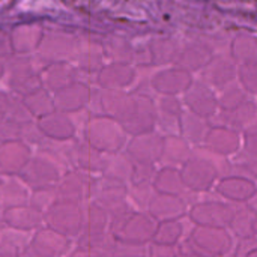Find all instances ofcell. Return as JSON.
I'll list each match as a JSON object with an SVG mask.
<instances>
[{
  "mask_svg": "<svg viewBox=\"0 0 257 257\" xmlns=\"http://www.w3.org/2000/svg\"><path fill=\"white\" fill-rule=\"evenodd\" d=\"M161 257H178L176 254H172V256H161Z\"/></svg>",
  "mask_w": 257,
  "mask_h": 257,
  "instance_id": "21",
  "label": "cell"
},
{
  "mask_svg": "<svg viewBox=\"0 0 257 257\" xmlns=\"http://www.w3.org/2000/svg\"><path fill=\"white\" fill-rule=\"evenodd\" d=\"M57 199L72 200L77 203H86L90 200L92 194V184L87 179L78 176H68L63 178L60 182L54 185Z\"/></svg>",
  "mask_w": 257,
  "mask_h": 257,
  "instance_id": "12",
  "label": "cell"
},
{
  "mask_svg": "<svg viewBox=\"0 0 257 257\" xmlns=\"http://www.w3.org/2000/svg\"><path fill=\"white\" fill-rule=\"evenodd\" d=\"M235 205V203H233ZM230 235L235 239H248L256 238L257 218L256 208L250 203H238L235 205V212L227 227Z\"/></svg>",
  "mask_w": 257,
  "mask_h": 257,
  "instance_id": "10",
  "label": "cell"
},
{
  "mask_svg": "<svg viewBox=\"0 0 257 257\" xmlns=\"http://www.w3.org/2000/svg\"><path fill=\"white\" fill-rule=\"evenodd\" d=\"M57 199L54 187L51 188H41V190H33L29 196V205L35 206L41 212H45L50 205Z\"/></svg>",
  "mask_w": 257,
  "mask_h": 257,
  "instance_id": "17",
  "label": "cell"
},
{
  "mask_svg": "<svg viewBox=\"0 0 257 257\" xmlns=\"http://www.w3.org/2000/svg\"><path fill=\"white\" fill-rule=\"evenodd\" d=\"M33 233V232H32ZM30 232L12 229L0 223V251L12 257H20L30 239Z\"/></svg>",
  "mask_w": 257,
  "mask_h": 257,
  "instance_id": "15",
  "label": "cell"
},
{
  "mask_svg": "<svg viewBox=\"0 0 257 257\" xmlns=\"http://www.w3.org/2000/svg\"><path fill=\"white\" fill-rule=\"evenodd\" d=\"M217 194L229 203H248L256 197V185L245 178H226L217 185Z\"/></svg>",
  "mask_w": 257,
  "mask_h": 257,
  "instance_id": "11",
  "label": "cell"
},
{
  "mask_svg": "<svg viewBox=\"0 0 257 257\" xmlns=\"http://www.w3.org/2000/svg\"><path fill=\"white\" fill-rule=\"evenodd\" d=\"M154 190L157 193H163V194H172V196H178L187 200V203L190 205V199H193L197 193L190 191L184 181L182 176L173 170H164L163 173H160V176L155 179L154 182Z\"/></svg>",
  "mask_w": 257,
  "mask_h": 257,
  "instance_id": "13",
  "label": "cell"
},
{
  "mask_svg": "<svg viewBox=\"0 0 257 257\" xmlns=\"http://www.w3.org/2000/svg\"><path fill=\"white\" fill-rule=\"evenodd\" d=\"M0 215H2V209H0Z\"/></svg>",
  "mask_w": 257,
  "mask_h": 257,
  "instance_id": "22",
  "label": "cell"
},
{
  "mask_svg": "<svg viewBox=\"0 0 257 257\" xmlns=\"http://www.w3.org/2000/svg\"><path fill=\"white\" fill-rule=\"evenodd\" d=\"M0 223L23 232H35L44 226V212L35 206L24 203L2 209Z\"/></svg>",
  "mask_w": 257,
  "mask_h": 257,
  "instance_id": "9",
  "label": "cell"
},
{
  "mask_svg": "<svg viewBox=\"0 0 257 257\" xmlns=\"http://www.w3.org/2000/svg\"><path fill=\"white\" fill-rule=\"evenodd\" d=\"M157 221L146 212L130 209L110 218V233L113 238L133 244H151Z\"/></svg>",
  "mask_w": 257,
  "mask_h": 257,
  "instance_id": "1",
  "label": "cell"
},
{
  "mask_svg": "<svg viewBox=\"0 0 257 257\" xmlns=\"http://www.w3.org/2000/svg\"><path fill=\"white\" fill-rule=\"evenodd\" d=\"M134 190L136 191H128V199L136 203L137 211H145L151 197L155 194V190L148 182H137L134 185Z\"/></svg>",
  "mask_w": 257,
  "mask_h": 257,
  "instance_id": "18",
  "label": "cell"
},
{
  "mask_svg": "<svg viewBox=\"0 0 257 257\" xmlns=\"http://www.w3.org/2000/svg\"><path fill=\"white\" fill-rule=\"evenodd\" d=\"M190 205L185 199L172 196V194H163L157 193L151 197L146 212L157 221H167V220H181L188 214Z\"/></svg>",
  "mask_w": 257,
  "mask_h": 257,
  "instance_id": "8",
  "label": "cell"
},
{
  "mask_svg": "<svg viewBox=\"0 0 257 257\" xmlns=\"http://www.w3.org/2000/svg\"><path fill=\"white\" fill-rule=\"evenodd\" d=\"M185 241L199 257H232L235 248V238L223 227L194 226Z\"/></svg>",
  "mask_w": 257,
  "mask_h": 257,
  "instance_id": "2",
  "label": "cell"
},
{
  "mask_svg": "<svg viewBox=\"0 0 257 257\" xmlns=\"http://www.w3.org/2000/svg\"><path fill=\"white\" fill-rule=\"evenodd\" d=\"M235 212V205L220 199H208L191 203L188 208V218L194 226L223 227L227 229Z\"/></svg>",
  "mask_w": 257,
  "mask_h": 257,
  "instance_id": "6",
  "label": "cell"
},
{
  "mask_svg": "<svg viewBox=\"0 0 257 257\" xmlns=\"http://www.w3.org/2000/svg\"><path fill=\"white\" fill-rule=\"evenodd\" d=\"M110 235V217L93 202L83 205V224L74 245L81 251H92Z\"/></svg>",
  "mask_w": 257,
  "mask_h": 257,
  "instance_id": "4",
  "label": "cell"
},
{
  "mask_svg": "<svg viewBox=\"0 0 257 257\" xmlns=\"http://www.w3.org/2000/svg\"><path fill=\"white\" fill-rule=\"evenodd\" d=\"M184 223L181 220H167L157 223L154 236L151 244L154 245H164V247H175L184 239Z\"/></svg>",
  "mask_w": 257,
  "mask_h": 257,
  "instance_id": "14",
  "label": "cell"
},
{
  "mask_svg": "<svg viewBox=\"0 0 257 257\" xmlns=\"http://www.w3.org/2000/svg\"><path fill=\"white\" fill-rule=\"evenodd\" d=\"M90 202H93L99 208H102L108 214L110 218H114V217L133 209L128 202L126 185L117 179H113V182L102 185L96 190L92 188Z\"/></svg>",
  "mask_w": 257,
  "mask_h": 257,
  "instance_id": "7",
  "label": "cell"
},
{
  "mask_svg": "<svg viewBox=\"0 0 257 257\" xmlns=\"http://www.w3.org/2000/svg\"><path fill=\"white\" fill-rule=\"evenodd\" d=\"M30 191L20 184L0 182V209L29 203Z\"/></svg>",
  "mask_w": 257,
  "mask_h": 257,
  "instance_id": "16",
  "label": "cell"
},
{
  "mask_svg": "<svg viewBox=\"0 0 257 257\" xmlns=\"http://www.w3.org/2000/svg\"><path fill=\"white\" fill-rule=\"evenodd\" d=\"M242 257H257V248L256 247H254V248H251L250 251H247V253H245Z\"/></svg>",
  "mask_w": 257,
  "mask_h": 257,
  "instance_id": "19",
  "label": "cell"
},
{
  "mask_svg": "<svg viewBox=\"0 0 257 257\" xmlns=\"http://www.w3.org/2000/svg\"><path fill=\"white\" fill-rule=\"evenodd\" d=\"M0 257H12V256H8V254H5V253H2V251H0Z\"/></svg>",
  "mask_w": 257,
  "mask_h": 257,
  "instance_id": "20",
  "label": "cell"
},
{
  "mask_svg": "<svg viewBox=\"0 0 257 257\" xmlns=\"http://www.w3.org/2000/svg\"><path fill=\"white\" fill-rule=\"evenodd\" d=\"M74 241L42 226L30 235V239L20 257H66Z\"/></svg>",
  "mask_w": 257,
  "mask_h": 257,
  "instance_id": "5",
  "label": "cell"
},
{
  "mask_svg": "<svg viewBox=\"0 0 257 257\" xmlns=\"http://www.w3.org/2000/svg\"><path fill=\"white\" fill-rule=\"evenodd\" d=\"M83 205L84 203L56 199L44 212V226L75 241L83 224Z\"/></svg>",
  "mask_w": 257,
  "mask_h": 257,
  "instance_id": "3",
  "label": "cell"
}]
</instances>
